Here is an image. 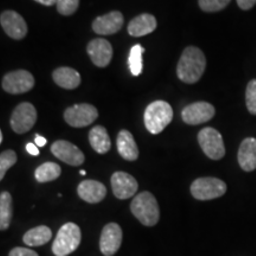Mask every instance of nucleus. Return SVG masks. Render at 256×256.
<instances>
[{"label": "nucleus", "instance_id": "1a4fd4ad", "mask_svg": "<svg viewBox=\"0 0 256 256\" xmlns=\"http://www.w3.org/2000/svg\"><path fill=\"white\" fill-rule=\"evenodd\" d=\"M2 87L10 94H24V92L34 89V78L32 74L26 70H17V72H8V75L4 76Z\"/></svg>", "mask_w": 256, "mask_h": 256}, {"label": "nucleus", "instance_id": "5701e85b", "mask_svg": "<svg viewBox=\"0 0 256 256\" xmlns=\"http://www.w3.org/2000/svg\"><path fill=\"white\" fill-rule=\"evenodd\" d=\"M52 238V232L49 226H40L34 228L25 234L23 241L28 247H40L46 244Z\"/></svg>", "mask_w": 256, "mask_h": 256}, {"label": "nucleus", "instance_id": "72a5a7b5", "mask_svg": "<svg viewBox=\"0 0 256 256\" xmlns=\"http://www.w3.org/2000/svg\"><path fill=\"white\" fill-rule=\"evenodd\" d=\"M34 142H36V145L38 147H44L46 145V138L40 136V134H36V136H34Z\"/></svg>", "mask_w": 256, "mask_h": 256}, {"label": "nucleus", "instance_id": "6e6552de", "mask_svg": "<svg viewBox=\"0 0 256 256\" xmlns=\"http://www.w3.org/2000/svg\"><path fill=\"white\" fill-rule=\"evenodd\" d=\"M37 122V110L34 104L24 102L16 108L11 116V127L17 134L28 133Z\"/></svg>", "mask_w": 256, "mask_h": 256}, {"label": "nucleus", "instance_id": "a878e982", "mask_svg": "<svg viewBox=\"0 0 256 256\" xmlns=\"http://www.w3.org/2000/svg\"><path fill=\"white\" fill-rule=\"evenodd\" d=\"M144 54H145V49H144L140 44H136V46H134L132 49H130L128 63H130V72H132L134 76L142 75L144 68Z\"/></svg>", "mask_w": 256, "mask_h": 256}, {"label": "nucleus", "instance_id": "f8f14e48", "mask_svg": "<svg viewBox=\"0 0 256 256\" xmlns=\"http://www.w3.org/2000/svg\"><path fill=\"white\" fill-rule=\"evenodd\" d=\"M122 229L119 224L110 223L102 230L100 250L104 256H114L122 243Z\"/></svg>", "mask_w": 256, "mask_h": 256}, {"label": "nucleus", "instance_id": "f257e3e1", "mask_svg": "<svg viewBox=\"0 0 256 256\" xmlns=\"http://www.w3.org/2000/svg\"><path fill=\"white\" fill-rule=\"evenodd\" d=\"M206 68V58L203 51L196 46H188L179 60L177 74L180 81L188 84L197 83Z\"/></svg>", "mask_w": 256, "mask_h": 256}, {"label": "nucleus", "instance_id": "a211bd4d", "mask_svg": "<svg viewBox=\"0 0 256 256\" xmlns=\"http://www.w3.org/2000/svg\"><path fill=\"white\" fill-rule=\"evenodd\" d=\"M158 23L154 16L144 14L138 16L128 24V34L133 37H142L156 31Z\"/></svg>", "mask_w": 256, "mask_h": 256}, {"label": "nucleus", "instance_id": "b1692460", "mask_svg": "<svg viewBox=\"0 0 256 256\" xmlns=\"http://www.w3.org/2000/svg\"><path fill=\"white\" fill-rule=\"evenodd\" d=\"M14 217V202L8 192H2L0 194V230L5 232L10 228Z\"/></svg>", "mask_w": 256, "mask_h": 256}, {"label": "nucleus", "instance_id": "cd10ccee", "mask_svg": "<svg viewBox=\"0 0 256 256\" xmlns=\"http://www.w3.org/2000/svg\"><path fill=\"white\" fill-rule=\"evenodd\" d=\"M232 0H200V8L204 12L222 11L230 4Z\"/></svg>", "mask_w": 256, "mask_h": 256}, {"label": "nucleus", "instance_id": "473e14b6", "mask_svg": "<svg viewBox=\"0 0 256 256\" xmlns=\"http://www.w3.org/2000/svg\"><path fill=\"white\" fill-rule=\"evenodd\" d=\"M26 151L28 154H31V156H40V148H38V146L36 145V144H32V142L28 144Z\"/></svg>", "mask_w": 256, "mask_h": 256}, {"label": "nucleus", "instance_id": "9d476101", "mask_svg": "<svg viewBox=\"0 0 256 256\" xmlns=\"http://www.w3.org/2000/svg\"><path fill=\"white\" fill-rule=\"evenodd\" d=\"M216 110L212 104L208 102H196V104H188L184 108L182 118L184 122L191 126L206 124L215 116Z\"/></svg>", "mask_w": 256, "mask_h": 256}, {"label": "nucleus", "instance_id": "7c9ffc66", "mask_svg": "<svg viewBox=\"0 0 256 256\" xmlns=\"http://www.w3.org/2000/svg\"><path fill=\"white\" fill-rule=\"evenodd\" d=\"M8 256H40V255H38L34 250H32V249L17 247L10 252Z\"/></svg>", "mask_w": 256, "mask_h": 256}, {"label": "nucleus", "instance_id": "c756f323", "mask_svg": "<svg viewBox=\"0 0 256 256\" xmlns=\"http://www.w3.org/2000/svg\"><path fill=\"white\" fill-rule=\"evenodd\" d=\"M246 102H247L249 113L256 115V80L249 82L247 92H246Z\"/></svg>", "mask_w": 256, "mask_h": 256}, {"label": "nucleus", "instance_id": "7ed1b4c3", "mask_svg": "<svg viewBox=\"0 0 256 256\" xmlns=\"http://www.w3.org/2000/svg\"><path fill=\"white\" fill-rule=\"evenodd\" d=\"M174 120V110L168 102L154 101L145 110V126L150 133L159 134Z\"/></svg>", "mask_w": 256, "mask_h": 256}, {"label": "nucleus", "instance_id": "f03ea898", "mask_svg": "<svg viewBox=\"0 0 256 256\" xmlns=\"http://www.w3.org/2000/svg\"><path fill=\"white\" fill-rule=\"evenodd\" d=\"M130 211L145 226H154L160 220L158 202L151 192H142L130 204Z\"/></svg>", "mask_w": 256, "mask_h": 256}, {"label": "nucleus", "instance_id": "9b49d317", "mask_svg": "<svg viewBox=\"0 0 256 256\" xmlns=\"http://www.w3.org/2000/svg\"><path fill=\"white\" fill-rule=\"evenodd\" d=\"M51 152L57 159L62 160L63 162L70 166H81L84 164L86 158L83 152L78 146L66 140H58L54 142L51 146Z\"/></svg>", "mask_w": 256, "mask_h": 256}, {"label": "nucleus", "instance_id": "20e7f679", "mask_svg": "<svg viewBox=\"0 0 256 256\" xmlns=\"http://www.w3.org/2000/svg\"><path fill=\"white\" fill-rule=\"evenodd\" d=\"M82 241V232L78 224H64L57 232L52 244V252L56 256H68L80 247Z\"/></svg>", "mask_w": 256, "mask_h": 256}, {"label": "nucleus", "instance_id": "412c9836", "mask_svg": "<svg viewBox=\"0 0 256 256\" xmlns=\"http://www.w3.org/2000/svg\"><path fill=\"white\" fill-rule=\"evenodd\" d=\"M52 78L57 86L60 88L72 90L81 84V75L75 69L63 66V68L56 69L52 74Z\"/></svg>", "mask_w": 256, "mask_h": 256}, {"label": "nucleus", "instance_id": "c85d7f7f", "mask_svg": "<svg viewBox=\"0 0 256 256\" xmlns=\"http://www.w3.org/2000/svg\"><path fill=\"white\" fill-rule=\"evenodd\" d=\"M80 0H58L57 2V10L62 16H72L78 11Z\"/></svg>", "mask_w": 256, "mask_h": 256}, {"label": "nucleus", "instance_id": "393cba45", "mask_svg": "<svg viewBox=\"0 0 256 256\" xmlns=\"http://www.w3.org/2000/svg\"><path fill=\"white\" fill-rule=\"evenodd\" d=\"M62 168L56 162H46L40 165L34 172V178L38 183H49L60 178Z\"/></svg>", "mask_w": 256, "mask_h": 256}, {"label": "nucleus", "instance_id": "6ab92c4d", "mask_svg": "<svg viewBox=\"0 0 256 256\" xmlns=\"http://www.w3.org/2000/svg\"><path fill=\"white\" fill-rule=\"evenodd\" d=\"M238 164L246 172L256 170V139L254 138H248L242 142L238 150Z\"/></svg>", "mask_w": 256, "mask_h": 256}, {"label": "nucleus", "instance_id": "aec40b11", "mask_svg": "<svg viewBox=\"0 0 256 256\" xmlns=\"http://www.w3.org/2000/svg\"><path fill=\"white\" fill-rule=\"evenodd\" d=\"M118 151L119 154L122 156L124 160L128 162H136L139 158V148L134 140L132 133L128 130H121L118 136Z\"/></svg>", "mask_w": 256, "mask_h": 256}, {"label": "nucleus", "instance_id": "dca6fc26", "mask_svg": "<svg viewBox=\"0 0 256 256\" xmlns=\"http://www.w3.org/2000/svg\"><path fill=\"white\" fill-rule=\"evenodd\" d=\"M124 18L121 12L113 11L110 14L96 18L92 23V30L98 34L110 36L119 32L124 26Z\"/></svg>", "mask_w": 256, "mask_h": 256}, {"label": "nucleus", "instance_id": "ddd939ff", "mask_svg": "<svg viewBox=\"0 0 256 256\" xmlns=\"http://www.w3.org/2000/svg\"><path fill=\"white\" fill-rule=\"evenodd\" d=\"M2 28H4L8 37L14 38L16 40H20L26 37L28 25L26 22L20 14L14 11H5L0 17Z\"/></svg>", "mask_w": 256, "mask_h": 256}, {"label": "nucleus", "instance_id": "bb28decb", "mask_svg": "<svg viewBox=\"0 0 256 256\" xmlns=\"http://www.w3.org/2000/svg\"><path fill=\"white\" fill-rule=\"evenodd\" d=\"M17 160V154L12 150H8V151H4L2 153V156H0V180H2L5 178L6 172L12 166L16 165Z\"/></svg>", "mask_w": 256, "mask_h": 256}, {"label": "nucleus", "instance_id": "4be33fe9", "mask_svg": "<svg viewBox=\"0 0 256 256\" xmlns=\"http://www.w3.org/2000/svg\"><path fill=\"white\" fill-rule=\"evenodd\" d=\"M89 142L95 152L98 154H106L110 151L112 142L107 130L102 126H96L89 133Z\"/></svg>", "mask_w": 256, "mask_h": 256}, {"label": "nucleus", "instance_id": "2eb2a0df", "mask_svg": "<svg viewBox=\"0 0 256 256\" xmlns=\"http://www.w3.org/2000/svg\"><path fill=\"white\" fill-rule=\"evenodd\" d=\"M88 55L92 62L98 68H106L110 66L113 58V48L108 40L98 38L88 44Z\"/></svg>", "mask_w": 256, "mask_h": 256}, {"label": "nucleus", "instance_id": "4468645a", "mask_svg": "<svg viewBox=\"0 0 256 256\" xmlns=\"http://www.w3.org/2000/svg\"><path fill=\"white\" fill-rule=\"evenodd\" d=\"M112 188L115 197L119 200H128L136 196L139 184L133 176L126 172H115L112 176Z\"/></svg>", "mask_w": 256, "mask_h": 256}, {"label": "nucleus", "instance_id": "423d86ee", "mask_svg": "<svg viewBox=\"0 0 256 256\" xmlns=\"http://www.w3.org/2000/svg\"><path fill=\"white\" fill-rule=\"evenodd\" d=\"M198 142L206 153L208 158L212 160H220L226 156V146H224L223 136L218 130L208 127L202 130L198 134Z\"/></svg>", "mask_w": 256, "mask_h": 256}, {"label": "nucleus", "instance_id": "2f4dec72", "mask_svg": "<svg viewBox=\"0 0 256 256\" xmlns=\"http://www.w3.org/2000/svg\"><path fill=\"white\" fill-rule=\"evenodd\" d=\"M238 4L242 10L248 11V10L254 8L256 4V0H238Z\"/></svg>", "mask_w": 256, "mask_h": 256}, {"label": "nucleus", "instance_id": "0eeeda50", "mask_svg": "<svg viewBox=\"0 0 256 256\" xmlns=\"http://www.w3.org/2000/svg\"><path fill=\"white\" fill-rule=\"evenodd\" d=\"M98 112L94 106L88 104H76L68 108L64 113V120L69 126L75 128H83L90 126L98 119Z\"/></svg>", "mask_w": 256, "mask_h": 256}, {"label": "nucleus", "instance_id": "39448f33", "mask_svg": "<svg viewBox=\"0 0 256 256\" xmlns=\"http://www.w3.org/2000/svg\"><path fill=\"white\" fill-rule=\"evenodd\" d=\"M226 184L218 178H198L191 185V194L198 200H212L226 194Z\"/></svg>", "mask_w": 256, "mask_h": 256}, {"label": "nucleus", "instance_id": "f3484780", "mask_svg": "<svg viewBox=\"0 0 256 256\" xmlns=\"http://www.w3.org/2000/svg\"><path fill=\"white\" fill-rule=\"evenodd\" d=\"M78 194L81 200L89 204H98L107 196V188L100 182L83 180L78 185Z\"/></svg>", "mask_w": 256, "mask_h": 256}, {"label": "nucleus", "instance_id": "e433bc0d", "mask_svg": "<svg viewBox=\"0 0 256 256\" xmlns=\"http://www.w3.org/2000/svg\"><path fill=\"white\" fill-rule=\"evenodd\" d=\"M80 174H81L82 176H86V174H87V172H86V171H81V172H80Z\"/></svg>", "mask_w": 256, "mask_h": 256}, {"label": "nucleus", "instance_id": "f704fd0d", "mask_svg": "<svg viewBox=\"0 0 256 256\" xmlns=\"http://www.w3.org/2000/svg\"><path fill=\"white\" fill-rule=\"evenodd\" d=\"M34 2L43 6H52V5H56L58 0H34Z\"/></svg>", "mask_w": 256, "mask_h": 256}, {"label": "nucleus", "instance_id": "c9c22d12", "mask_svg": "<svg viewBox=\"0 0 256 256\" xmlns=\"http://www.w3.org/2000/svg\"><path fill=\"white\" fill-rule=\"evenodd\" d=\"M4 142V136H2V132H0V144H2Z\"/></svg>", "mask_w": 256, "mask_h": 256}]
</instances>
